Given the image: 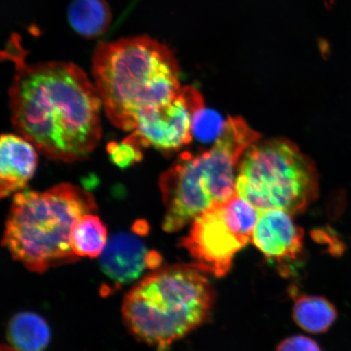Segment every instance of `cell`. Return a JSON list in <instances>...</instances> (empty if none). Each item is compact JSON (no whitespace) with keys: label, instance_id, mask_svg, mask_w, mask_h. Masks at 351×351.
<instances>
[{"label":"cell","instance_id":"4fadbf2b","mask_svg":"<svg viewBox=\"0 0 351 351\" xmlns=\"http://www.w3.org/2000/svg\"><path fill=\"white\" fill-rule=\"evenodd\" d=\"M12 348L19 351H43L51 339L49 327L43 318L33 313H21L11 319L8 328Z\"/></svg>","mask_w":351,"mask_h":351},{"label":"cell","instance_id":"8992f818","mask_svg":"<svg viewBox=\"0 0 351 351\" xmlns=\"http://www.w3.org/2000/svg\"><path fill=\"white\" fill-rule=\"evenodd\" d=\"M258 210L238 194L212 206L192 222L182 247L197 269L222 278L237 254L252 241Z\"/></svg>","mask_w":351,"mask_h":351},{"label":"cell","instance_id":"8fae6325","mask_svg":"<svg viewBox=\"0 0 351 351\" xmlns=\"http://www.w3.org/2000/svg\"><path fill=\"white\" fill-rule=\"evenodd\" d=\"M0 195L5 197L23 190L36 171L38 155L27 140L3 134L0 140Z\"/></svg>","mask_w":351,"mask_h":351},{"label":"cell","instance_id":"2e32d148","mask_svg":"<svg viewBox=\"0 0 351 351\" xmlns=\"http://www.w3.org/2000/svg\"><path fill=\"white\" fill-rule=\"evenodd\" d=\"M226 121L212 110L202 108L193 114L192 134L203 142H210L217 139L221 134Z\"/></svg>","mask_w":351,"mask_h":351},{"label":"cell","instance_id":"ac0fdd59","mask_svg":"<svg viewBox=\"0 0 351 351\" xmlns=\"http://www.w3.org/2000/svg\"><path fill=\"white\" fill-rule=\"evenodd\" d=\"M276 351H322L317 342L302 335L287 337L283 340Z\"/></svg>","mask_w":351,"mask_h":351},{"label":"cell","instance_id":"9c48e42d","mask_svg":"<svg viewBox=\"0 0 351 351\" xmlns=\"http://www.w3.org/2000/svg\"><path fill=\"white\" fill-rule=\"evenodd\" d=\"M304 230L292 214L282 210L258 212L252 241L263 256L278 263L295 261L304 247Z\"/></svg>","mask_w":351,"mask_h":351},{"label":"cell","instance_id":"d6986e66","mask_svg":"<svg viewBox=\"0 0 351 351\" xmlns=\"http://www.w3.org/2000/svg\"><path fill=\"white\" fill-rule=\"evenodd\" d=\"M0 351H19L15 349L14 348H12V346H8V345H3L1 346V350Z\"/></svg>","mask_w":351,"mask_h":351},{"label":"cell","instance_id":"7a4b0ae2","mask_svg":"<svg viewBox=\"0 0 351 351\" xmlns=\"http://www.w3.org/2000/svg\"><path fill=\"white\" fill-rule=\"evenodd\" d=\"M92 73L108 119L125 131L133 132L142 114L172 102L182 89L173 52L147 36L100 43Z\"/></svg>","mask_w":351,"mask_h":351},{"label":"cell","instance_id":"5bb4252c","mask_svg":"<svg viewBox=\"0 0 351 351\" xmlns=\"http://www.w3.org/2000/svg\"><path fill=\"white\" fill-rule=\"evenodd\" d=\"M293 319L302 330L320 335L326 332L335 324L337 319V311L326 298L304 295L295 302Z\"/></svg>","mask_w":351,"mask_h":351},{"label":"cell","instance_id":"7c38bea8","mask_svg":"<svg viewBox=\"0 0 351 351\" xmlns=\"http://www.w3.org/2000/svg\"><path fill=\"white\" fill-rule=\"evenodd\" d=\"M68 17L73 29L88 38L106 32L112 20L111 11L104 0H73Z\"/></svg>","mask_w":351,"mask_h":351},{"label":"cell","instance_id":"5b68a950","mask_svg":"<svg viewBox=\"0 0 351 351\" xmlns=\"http://www.w3.org/2000/svg\"><path fill=\"white\" fill-rule=\"evenodd\" d=\"M236 192L258 212L300 213L317 199V170L313 160L287 139L258 141L241 158Z\"/></svg>","mask_w":351,"mask_h":351},{"label":"cell","instance_id":"e0dca14e","mask_svg":"<svg viewBox=\"0 0 351 351\" xmlns=\"http://www.w3.org/2000/svg\"><path fill=\"white\" fill-rule=\"evenodd\" d=\"M108 152L113 163L121 168H126V167L137 163L143 158L140 148L125 139L120 143H110L108 146Z\"/></svg>","mask_w":351,"mask_h":351},{"label":"cell","instance_id":"52a82bcc","mask_svg":"<svg viewBox=\"0 0 351 351\" xmlns=\"http://www.w3.org/2000/svg\"><path fill=\"white\" fill-rule=\"evenodd\" d=\"M160 188L165 207V232L182 230L216 204L199 155L183 153L161 176Z\"/></svg>","mask_w":351,"mask_h":351},{"label":"cell","instance_id":"277c9868","mask_svg":"<svg viewBox=\"0 0 351 351\" xmlns=\"http://www.w3.org/2000/svg\"><path fill=\"white\" fill-rule=\"evenodd\" d=\"M96 210L93 195L70 183L43 192L19 193L8 215L3 245L33 273L75 262L79 257L72 248L73 228Z\"/></svg>","mask_w":351,"mask_h":351},{"label":"cell","instance_id":"ba28073f","mask_svg":"<svg viewBox=\"0 0 351 351\" xmlns=\"http://www.w3.org/2000/svg\"><path fill=\"white\" fill-rule=\"evenodd\" d=\"M204 107V99L191 86H184L172 102L142 114L127 141L138 147L175 151L191 142L192 116Z\"/></svg>","mask_w":351,"mask_h":351},{"label":"cell","instance_id":"9a60e30c","mask_svg":"<svg viewBox=\"0 0 351 351\" xmlns=\"http://www.w3.org/2000/svg\"><path fill=\"white\" fill-rule=\"evenodd\" d=\"M108 244L107 228L93 214L83 216L74 225L71 234L73 251L80 257L96 258Z\"/></svg>","mask_w":351,"mask_h":351},{"label":"cell","instance_id":"6da1fadb","mask_svg":"<svg viewBox=\"0 0 351 351\" xmlns=\"http://www.w3.org/2000/svg\"><path fill=\"white\" fill-rule=\"evenodd\" d=\"M10 92L13 126L44 156L73 163L85 160L102 136L99 92L86 74L68 62L28 64L19 47Z\"/></svg>","mask_w":351,"mask_h":351},{"label":"cell","instance_id":"3957f363","mask_svg":"<svg viewBox=\"0 0 351 351\" xmlns=\"http://www.w3.org/2000/svg\"><path fill=\"white\" fill-rule=\"evenodd\" d=\"M215 301L213 285L194 265L162 267L127 293L123 319L136 339L165 351L207 322Z\"/></svg>","mask_w":351,"mask_h":351},{"label":"cell","instance_id":"30bf717a","mask_svg":"<svg viewBox=\"0 0 351 351\" xmlns=\"http://www.w3.org/2000/svg\"><path fill=\"white\" fill-rule=\"evenodd\" d=\"M100 256L104 273L118 284L130 283L161 263L159 254L149 252L138 237L129 234L112 237Z\"/></svg>","mask_w":351,"mask_h":351}]
</instances>
